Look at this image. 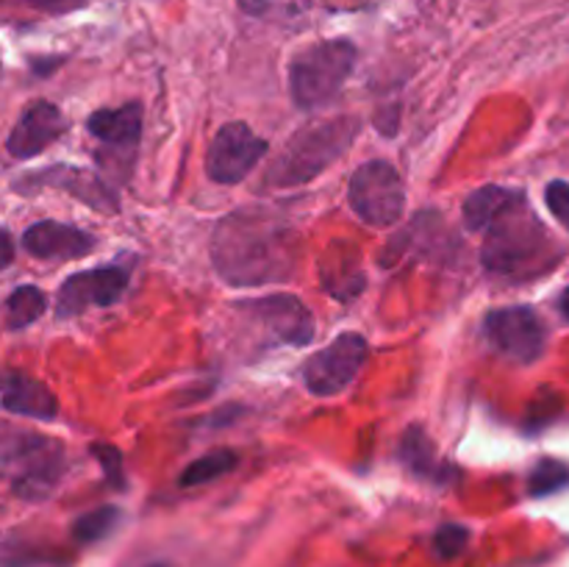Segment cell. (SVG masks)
<instances>
[{
	"label": "cell",
	"instance_id": "cell-20",
	"mask_svg": "<svg viewBox=\"0 0 569 567\" xmlns=\"http://www.w3.org/2000/svg\"><path fill=\"white\" fill-rule=\"evenodd\" d=\"M239 465V456L228 448H217L211 454H203L200 459H194L187 470L178 476V487L189 489V487H198V484H209L214 478L226 476L231 472L233 467Z\"/></svg>",
	"mask_w": 569,
	"mask_h": 567
},
{
	"label": "cell",
	"instance_id": "cell-4",
	"mask_svg": "<svg viewBox=\"0 0 569 567\" xmlns=\"http://www.w3.org/2000/svg\"><path fill=\"white\" fill-rule=\"evenodd\" d=\"M356 67V44L326 39L300 50L289 64V92L300 109H320L337 98Z\"/></svg>",
	"mask_w": 569,
	"mask_h": 567
},
{
	"label": "cell",
	"instance_id": "cell-19",
	"mask_svg": "<svg viewBox=\"0 0 569 567\" xmlns=\"http://www.w3.org/2000/svg\"><path fill=\"white\" fill-rule=\"evenodd\" d=\"M48 309V298L39 287L33 284H26V287H17L14 292L6 300V328L9 331H20V328H28L31 322H37L39 317Z\"/></svg>",
	"mask_w": 569,
	"mask_h": 567
},
{
	"label": "cell",
	"instance_id": "cell-11",
	"mask_svg": "<svg viewBox=\"0 0 569 567\" xmlns=\"http://www.w3.org/2000/svg\"><path fill=\"white\" fill-rule=\"evenodd\" d=\"M61 189L87 203L89 209L100 211V215H117L120 211V200H117L114 189L106 183V178L94 176V172L83 170L76 165H50L44 170L28 172L26 178L14 181V189L20 192H39V189Z\"/></svg>",
	"mask_w": 569,
	"mask_h": 567
},
{
	"label": "cell",
	"instance_id": "cell-17",
	"mask_svg": "<svg viewBox=\"0 0 569 567\" xmlns=\"http://www.w3.org/2000/svg\"><path fill=\"white\" fill-rule=\"evenodd\" d=\"M400 459H403V465L409 467L415 476L428 478V481L448 484L450 478H459V470H456V467H450L448 461H439L437 448H433V442L428 439L426 428L422 426L406 428L403 439H400Z\"/></svg>",
	"mask_w": 569,
	"mask_h": 567
},
{
	"label": "cell",
	"instance_id": "cell-28",
	"mask_svg": "<svg viewBox=\"0 0 569 567\" xmlns=\"http://www.w3.org/2000/svg\"><path fill=\"white\" fill-rule=\"evenodd\" d=\"M0 261H3V267L11 261V237H9V231H3V259H0Z\"/></svg>",
	"mask_w": 569,
	"mask_h": 567
},
{
	"label": "cell",
	"instance_id": "cell-5",
	"mask_svg": "<svg viewBox=\"0 0 569 567\" xmlns=\"http://www.w3.org/2000/svg\"><path fill=\"white\" fill-rule=\"evenodd\" d=\"M3 472L22 500H44L64 476V448L53 437L11 434L3 442Z\"/></svg>",
	"mask_w": 569,
	"mask_h": 567
},
{
	"label": "cell",
	"instance_id": "cell-25",
	"mask_svg": "<svg viewBox=\"0 0 569 567\" xmlns=\"http://www.w3.org/2000/svg\"><path fill=\"white\" fill-rule=\"evenodd\" d=\"M92 450L94 456H98L100 459V467H103V472H106V478H109V484H114L117 489H122L126 487V476H122V456H120V450L114 448V445H92Z\"/></svg>",
	"mask_w": 569,
	"mask_h": 567
},
{
	"label": "cell",
	"instance_id": "cell-3",
	"mask_svg": "<svg viewBox=\"0 0 569 567\" xmlns=\"http://www.w3.org/2000/svg\"><path fill=\"white\" fill-rule=\"evenodd\" d=\"M359 117H333V120L306 126L283 145L281 153L267 170V187H298L320 176L339 159L359 137Z\"/></svg>",
	"mask_w": 569,
	"mask_h": 567
},
{
	"label": "cell",
	"instance_id": "cell-29",
	"mask_svg": "<svg viewBox=\"0 0 569 567\" xmlns=\"http://www.w3.org/2000/svg\"><path fill=\"white\" fill-rule=\"evenodd\" d=\"M559 306H561V315H565L567 320H569V287L565 289V292H561V300H559Z\"/></svg>",
	"mask_w": 569,
	"mask_h": 567
},
{
	"label": "cell",
	"instance_id": "cell-15",
	"mask_svg": "<svg viewBox=\"0 0 569 567\" xmlns=\"http://www.w3.org/2000/svg\"><path fill=\"white\" fill-rule=\"evenodd\" d=\"M98 248V237L89 231H81L76 226H64V222L44 220L33 222L26 233H22V250L31 253L33 259L42 261H67L81 259L89 250Z\"/></svg>",
	"mask_w": 569,
	"mask_h": 567
},
{
	"label": "cell",
	"instance_id": "cell-30",
	"mask_svg": "<svg viewBox=\"0 0 569 567\" xmlns=\"http://www.w3.org/2000/svg\"><path fill=\"white\" fill-rule=\"evenodd\" d=\"M148 567H170V565H164V561H153V565H148Z\"/></svg>",
	"mask_w": 569,
	"mask_h": 567
},
{
	"label": "cell",
	"instance_id": "cell-10",
	"mask_svg": "<svg viewBox=\"0 0 569 567\" xmlns=\"http://www.w3.org/2000/svg\"><path fill=\"white\" fill-rule=\"evenodd\" d=\"M267 150H270L267 139H261L248 122H228L211 139L209 153H206V172L214 183L231 187L253 172Z\"/></svg>",
	"mask_w": 569,
	"mask_h": 567
},
{
	"label": "cell",
	"instance_id": "cell-14",
	"mask_svg": "<svg viewBox=\"0 0 569 567\" xmlns=\"http://www.w3.org/2000/svg\"><path fill=\"white\" fill-rule=\"evenodd\" d=\"M67 131V117L61 109L50 100H37L22 111L17 126L11 128L9 139H6V150L14 159H31V156L42 153L48 145H53L61 133Z\"/></svg>",
	"mask_w": 569,
	"mask_h": 567
},
{
	"label": "cell",
	"instance_id": "cell-27",
	"mask_svg": "<svg viewBox=\"0 0 569 567\" xmlns=\"http://www.w3.org/2000/svg\"><path fill=\"white\" fill-rule=\"evenodd\" d=\"M28 6L33 9H44V11H67V9H78L83 6L87 0H26Z\"/></svg>",
	"mask_w": 569,
	"mask_h": 567
},
{
	"label": "cell",
	"instance_id": "cell-24",
	"mask_svg": "<svg viewBox=\"0 0 569 567\" xmlns=\"http://www.w3.org/2000/svg\"><path fill=\"white\" fill-rule=\"evenodd\" d=\"M248 14L270 17V14H295L306 6V0H239Z\"/></svg>",
	"mask_w": 569,
	"mask_h": 567
},
{
	"label": "cell",
	"instance_id": "cell-8",
	"mask_svg": "<svg viewBox=\"0 0 569 567\" xmlns=\"http://www.w3.org/2000/svg\"><path fill=\"white\" fill-rule=\"evenodd\" d=\"M483 337L517 365H533L548 345V326L531 306L495 309L483 317Z\"/></svg>",
	"mask_w": 569,
	"mask_h": 567
},
{
	"label": "cell",
	"instance_id": "cell-16",
	"mask_svg": "<svg viewBox=\"0 0 569 567\" xmlns=\"http://www.w3.org/2000/svg\"><path fill=\"white\" fill-rule=\"evenodd\" d=\"M3 409L33 420H53L59 415V400L48 384L37 381L28 372L9 370L3 376Z\"/></svg>",
	"mask_w": 569,
	"mask_h": 567
},
{
	"label": "cell",
	"instance_id": "cell-18",
	"mask_svg": "<svg viewBox=\"0 0 569 567\" xmlns=\"http://www.w3.org/2000/svg\"><path fill=\"white\" fill-rule=\"evenodd\" d=\"M517 189L498 187V183H489V187L476 189L470 198L465 200V222L470 231H483L489 226L495 215L515 198Z\"/></svg>",
	"mask_w": 569,
	"mask_h": 567
},
{
	"label": "cell",
	"instance_id": "cell-2",
	"mask_svg": "<svg viewBox=\"0 0 569 567\" xmlns=\"http://www.w3.org/2000/svg\"><path fill=\"white\" fill-rule=\"evenodd\" d=\"M483 233H487L481 245L483 267L511 281L545 276L565 256V248L556 245L537 211L528 206L522 189H517L515 198L489 220Z\"/></svg>",
	"mask_w": 569,
	"mask_h": 567
},
{
	"label": "cell",
	"instance_id": "cell-13",
	"mask_svg": "<svg viewBox=\"0 0 569 567\" xmlns=\"http://www.w3.org/2000/svg\"><path fill=\"white\" fill-rule=\"evenodd\" d=\"M244 315L259 320L272 339L287 345H309L315 337V317L306 309L303 300L295 295H267V298L237 304Z\"/></svg>",
	"mask_w": 569,
	"mask_h": 567
},
{
	"label": "cell",
	"instance_id": "cell-23",
	"mask_svg": "<svg viewBox=\"0 0 569 567\" xmlns=\"http://www.w3.org/2000/svg\"><path fill=\"white\" fill-rule=\"evenodd\" d=\"M470 543V528L459 526V523H445L437 534H433V550L439 559H456L461 550Z\"/></svg>",
	"mask_w": 569,
	"mask_h": 567
},
{
	"label": "cell",
	"instance_id": "cell-9",
	"mask_svg": "<svg viewBox=\"0 0 569 567\" xmlns=\"http://www.w3.org/2000/svg\"><path fill=\"white\" fill-rule=\"evenodd\" d=\"M367 350L370 348H367V339L361 334H339L333 342H328L326 348L306 359L303 370H300L306 389L320 395V398L345 392L365 367Z\"/></svg>",
	"mask_w": 569,
	"mask_h": 567
},
{
	"label": "cell",
	"instance_id": "cell-22",
	"mask_svg": "<svg viewBox=\"0 0 569 567\" xmlns=\"http://www.w3.org/2000/svg\"><path fill=\"white\" fill-rule=\"evenodd\" d=\"M565 487H569L567 461L545 456V459H539L537 465H533L531 478H528V493H531L533 498H545V495H553Z\"/></svg>",
	"mask_w": 569,
	"mask_h": 567
},
{
	"label": "cell",
	"instance_id": "cell-7",
	"mask_svg": "<svg viewBox=\"0 0 569 567\" xmlns=\"http://www.w3.org/2000/svg\"><path fill=\"white\" fill-rule=\"evenodd\" d=\"M348 200L367 226L389 228L403 217L406 187L395 165L383 159H372L365 161L350 178Z\"/></svg>",
	"mask_w": 569,
	"mask_h": 567
},
{
	"label": "cell",
	"instance_id": "cell-12",
	"mask_svg": "<svg viewBox=\"0 0 569 567\" xmlns=\"http://www.w3.org/2000/svg\"><path fill=\"white\" fill-rule=\"evenodd\" d=\"M126 267H94V270H81L67 278L56 292V315L76 317L92 306H114L128 289Z\"/></svg>",
	"mask_w": 569,
	"mask_h": 567
},
{
	"label": "cell",
	"instance_id": "cell-21",
	"mask_svg": "<svg viewBox=\"0 0 569 567\" xmlns=\"http://www.w3.org/2000/svg\"><path fill=\"white\" fill-rule=\"evenodd\" d=\"M122 520V511L117 506H98V509L87 511L72 523V539L81 545H94L100 539L109 537Z\"/></svg>",
	"mask_w": 569,
	"mask_h": 567
},
{
	"label": "cell",
	"instance_id": "cell-6",
	"mask_svg": "<svg viewBox=\"0 0 569 567\" xmlns=\"http://www.w3.org/2000/svg\"><path fill=\"white\" fill-rule=\"evenodd\" d=\"M87 131L98 139L94 159L117 181H128L137 165L142 137V106L126 103L120 109H98L87 117Z\"/></svg>",
	"mask_w": 569,
	"mask_h": 567
},
{
	"label": "cell",
	"instance_id": "cell-26",
	"mask_svg": "<svg viewBox=\"0 0 569 567\" xmlns=\"http://www.w3.org/2000/svg\"><path fill=\"white\" fill-rule=\"evenodd\" d=\"M545 200H548V209L553 211L556 220L569 231V183L550 181L548 189H545Z\"/></svg>",
	"mask_w": 569,
	"mask_h": 567
},
{
	"label": "cell",
	"instance_id": "cell-1",
	"mask_svg": "<svg viewBox=\"0 0 569 567\" xmlns=\"http://www.w3.org/2000/svg\"><path fill=\"white\" fill-rule=\"evenodd\" d=\"M300 239L287 217L270 209H239L222 217L211 237L214 270L233 287L287 281L298 267Z\"/></svg>",
	"mask_w": 569,
	"mask_h": 567
}]
</instances>
